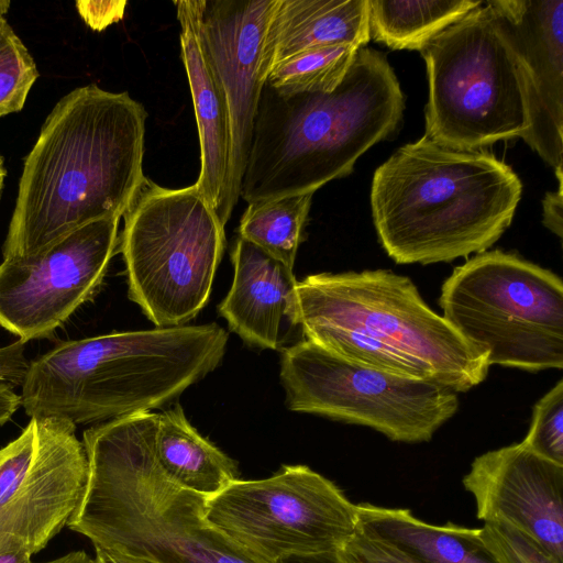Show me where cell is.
I'll use <instances>...</instances> for the list:
<instances>
[{"instance_id": "1", "label": "cell", "mask_w": 563, "mask_h": 563, "mask_svg": "<svg viewBox=\"0 0 563 563\" xmlns=\"http://www.w3.org/2000/svg\"><path fill=\"white\" fill-rule=\"evenodd\" d=\"M146 118L126 91L91 84L64 96L24 159L3 258L33 257L80 227L121 218L146 178Z\"/></svg>"}, {"instance_id": "2", "label": "cell", "mask_w": 563, "mask_h": 563, "mask_svg": "<svg viewBox=\"0 0 563 563\" xmlns=\"http://www.w3.org/2000/svg\"><path fill=\"white\" fill-rule=\"evenodd\" d=\"M157 423L147 411L84 431L87 484L67 527L93 547L157 563H261L206 520V497L164 473Z\"/></svg>"}, {"instance_id": "3", "label": "cell", "mask_w": 563, "mask_h": 563, "mask_svg": "<svg viewBox=\"0 0 563 563\" xmlns=\"http://www.w3.org/2000/svg\"><path fill=\"white\" fill-rule=\"evenodd\" d=\"M289 322L345 361L455 393L477 386L489 368L407 276L386 269L308 275L296 284Z\"/></svg>"}, {"instance_id": "4", "label": "cell", "mask_w": 563, "mask_h": 563, "mask_svg": "<svg viewBox=\"0 0 563 563\" xmlns=\"http://www.w3.org/2000/svg\"><path fill=\"white\" fill-rule=\"evenodd\" d=\"M521 192L519 176L492 153L423 135L375 170L372 217L397 264L452 262L487 251L510 225Z\"/></svg>"}, {"instance_id": "5", "label": "cell", "mask_w": 563, "mask_h": 563, "mask_svg": "<svg viewBox=\"0 0 563 563\" xmlns=\"http://www.w3.org/2000/svg\"><path fill=\"white\" fill-rule=\"evenodd\" d=\"M405 102L385 55L362 47L331 92L282 95L263 86L240 197L247 203L314 194L398 126Z\"/></svg>"}, {"instance_id": "6", "label": "cell", "mask_w": 563, "mask_h": 563, "mask_svg": "<svg viewBox=\"0 0 563 563\" xmlns=\"http://www.w3.org/2000/svg\"><path fill=\"white\" fill-rule=\"evenodd\" d=\"M228 338L212 322L60 342L29 363L21 406L31 419L75 426L147 412L216 369Z\"/></svg>"}, {"instance_id": "7", "label": "cell", "mask_w": 563, "mask_h": 563, "mask_svg": "<svg viewBox=\"0 0 563 563\" xmlns=\"http://www.w3.org/2000/svg\"><path fill=\"white\" fill-rule=\"evenodd\" d=\"M427 66L429 139L478 150L530 128L523 66L497 10L483 2L420 51Z\"/></svg>"}, {"instance_id": "8", "label": "cell", "mask_w": 563, "mask_h": 563, "mask_svg": "<svg viewBox=\"0 0 563 563\" xmlns=\"http://www.w3.org/2000/svg\"><path fill=\"white\" fill-rule=\"evenodd\" d=\"M122 217L130 299L157 328L185 325L209 300L224 225L195 185L170 189L147 177Z\"/></svg>"}, {"instance_id": "9", "label": "cell", "mask_w": 563, "mask_h": 563, "mask_svg": "<svg viewBox=\"0 0 563 563\" xmlns=\"http://www.w3.org/2000/svg\"><path fill=\"white\" fill-rule=\"evenodd\" d=\"M439 303L489 366L563 367V283L553 272L514 253L485 251L454 268Z\"/></svg>"}, {"instance_id": "10", "label": "cell", "mask_w": 563, "mask_h": 563, "mask_svg": "<svg viewBox=\"0 0 563 563\" xmlns=\"http://www.w3.org/2000/svg\"><path fill=\"white\" fill-rule=\"evenodd\" d=\"M280 382L289 410L369 427L393 441L417 443L459 408L457 393L345 361L302 340L284 350Z\"/></svg>"}, {"instance_id": "11", "label": "cell", "mask_w": 563, "mask_h": 563, "mask_svg": "<svg viewBox=\"0 0 563 563\" xmlns=\"http://www.w3.org/2000/svg\"><path fill=\"white\" fill-rule=\"evenodd\" d=\"M203 515L261 563L336 551L357 529L356 505L306 465H285L264 479H235L206 498Z\"/></svg>"}, {"instance_id": "12", "label": "cell", "mask_w": 563, "mask_h": 563, "mask_svg": "<svg viewBox=\"0 0 563 563\" xmlns=\"http://www.w3.org/2000/svg\"><path fill=\"white\" fill-rule=\"evenodd\" d=\"M75 430L66 420L32 418L0 449V554L37 553L78 508L88 462Z\"/></svg>"}, {"instance_id": "13", "label": "cell", "mask_w": 563, "mask_h": 563, "mask_svg": "<svg viewBox=\"0 0 563 563\" xmlns=\"http://www.w3.org/2000/svg\"><path fill=\"white\" fill-rule=\"evenodd\" d=\"M120 218L90 222L30 258L0 264V325L26 343L49 338L100 287Z\"/></svg>"}, {"instance_id": "14", "label": "cell", "mask_w": 563, "mask_h": 563, "mask_svg": "<svg viewBox=\"0 0 563 563\" xmlns=\"http://www.w3.org/2000/svg\"><path fill=\"white\" fill-rule=\"evenodd\" d=\"M276 0H203L200 36L227 100L229 165L217 214L227 224L240 198L253 124L266 77L262 49Z\"/></svg>"}, {"instance_id": "15", "label": "cell", "mask_w": 563, "mask_h": 563, "mask_svg": "<svg viewBox=\"0 0 563 563\" xmlns=\"http://www.w3.org/2000/svg\"><path fill=\"white\" fill-rule=\"evenodd\" d=\"M463 486L479 520L511 525L563 562V465L520 442L475 457Z\"/></svg>"}, {"instance_id": "16", "label": "cell", "mask_w": 563, "mask_h": 563, "mask_svg": "<svg viewBox=\"0 0 563 563\" xmlns=\"http://www.w3.org/2000/svg\"><path fill=\"white\" fill-rule=\"evenodd\" d=\"M519 53L530 128L522 140L554 169L563 166V0H488Z\"/></svg>"}, {"instance_id": "17", "label": "cell", "mask_w": 563, "mask_h": 563, "mask_svg": "<svg viewBox=\"0 0 563 563\" xmlns=\"http://www.w3.org/2000/svg\"><path fill=\"white\" fill-rule=\"evenodd\" d=\"M174 4L180 25V55L191 92L200 143V173L194 185L217 213L223 201L229 165L228 104L200 36L203 0H178Z\"/></svg>"}, {"instance_id": "18", "label": "cell", "mask_w": 563, "mask_h": 563, "mask_svg": "<svg viewBox=\"0 0 563 563\" xmlns=\"http://www.w3.org/2000/svg\"><path fill=\"white\" fill-rule=\"evenodd\" d=\"M234 275L219 313L246 343L277 350L297 284L294 271L239 236L231 254Z\"/></svg>"}, {"instance_id": "19", "label": "cell", "mask_w": 563, "mask_h": 563, "mask_svg": "<svg viewBox=\"0 0 563 563\" xmlns=\"http://www.w3.org/2000/svg\"><path fill=\"white\" fill-rule=\"evenodd\" d=\"M367 0H276L262 49L266 79L279 63L333 45L364 47L369 41Z\"/></svg>"}, {"instance_id": "20", "label": "cell", "mask_w": 563, "mask_h": 563, "mask_svg": "<svg viewBox=\"0 0 563 563\" xmlns=\"http://www.w3.org/2000/svg\"><path fill=\"white\" fill-rule=\"evenodd\" d=\"M357 531L384 542L417 563H497L479 528L427 523L409 509L356 505Z\"/></svg>"}, {"instance_id": "21", "label": "cell", "mask_w": 563, "mask_h": 563, "mask_svg": "<svg viewBox=\"0 0 563 563\" xmlns=\"http://www.w3.org/2000/svg\"><path fill=\"white\" fill-rule=\"evenodd\" d=\"M155 453L174 483L206 498L238 479L235 462L190 424L178 404L158 413Z\"/></svg>"}, {"instance_id": "22", "label": "cell", "mask_w": 563, "mask_h": 563, "mask_svg": "<svg viewBox=\"0 0 563 563\" xmlns=\"http://www.w3.org/2000/svg\"><path fill=\"white\" fill-rule=\"evenodd\" d=\"M479 0H367L369 37L391 49L421 51Z\"/></svg>"}, {"instance_id": "23", "label": "cell", "mask_w": 563, "mask_h": 563, "mask_svg": "<svg viewBox=\"0 0 563 563\" xmlns=\"http://www.w3.org/2000/svg\"><path fill=\"white\" fill-rule=\"evenodd\" d=\"M312 197L308 192L250 202L240 220V236L294 271Z\"/></svg>"}, {"instance_id": "24", "label": "cell", "mask_w": 563, "mask_h": 563, "mask_svg": "<svg viewBox=\"0 0 563 563\" xmlns=\"http://www.w3.org/2000/svg\"><path fill=\"white\" fill-rule=\"evenodd\" d=\"M358 49L333 45L299 53L276 65L266 82L282 95L331 92L345 77Z\"/></svg>"}, {"instance_id": "25", "label": "cell", "mask_w": 563, "mask_h": 563, "mask_svg": "<svg viewBox=\"0 0 563 563\" xmlns=\"http://www.w3.org/2000/svg\"><path fill=\"white\" fill-rule=\"evenodd\" d=\"M38 77L36 64L8 21H0V117L20 111Z\"/></svg>"}, {"instance_id": "26", "label": "cell", "mask_w": 563, "mask_h": 563, "mask_svg": "<svg viewBox=\"0 0 563 563\" xmlns=\"http://www.w3.org/2000/svg\"><path fill=\"white\" fill-rule=\"evenodd\" d=\"M522 443L533 453L563 465V380L533 407L530 429Z\"/></svg>"}, {"instance_id": "27", "label": "cell", "mask_w": 563, "mask_h": 563, "mask_svg": "<svg viewBox=\"0 0 563 563\" xmlns=\"http://www.w3.org/2000/svg\"><path fill=\"white\" fill-rule=\"evenodd\" d=\"M481 538L497 563H563L536 539L505 522H484Z\"/></svg>"}, {"instance_id": "28", "label": "cell", "mask_w": 563, "mask_h": 563, "mask_svg": "<svg viewBox=\"0 0 563 563\" xmlns=\"http://www.w3.org/2000/svg\"><path fill=\"white\" fill-rule=\"evenodd\" d=\"M29 363L24 342L18 340L0 347V427L21 407L14 387L22 385Z\"/></svg>"}, {"instance_id": "29", "label": "cell", "mask_w": 563, "mask_h": 563, "mask_svg": "<svg viewBox=\"0 0 563 563\" xmlns=\"http://www.w3.org/2000/svg\"><path fill=\"white\" fill-rule=\"evenodd\" d=\"M336 554L341 563H417L397 549L357 530Z\"/></svg>"}, {"instance_id": "30", "label": "cell", "mask_w": 563, "mask_h": 563, "mask_svg": "<svg viewBox=\"0 0 563 563\" xmlns=\"http://www.w3.org/2000/svg\"><path fill=\"white\" fill-rule=\"evenodd\" d=\"M126 4V1H77L76 8L90 29L102 31L123 18Z\"/></svg>"}, {"instance_id": "31", "label": "cell", "mask_w": 563, "mask_h": 563, "mask_svg": "<svg viewBox=\"0 0 563 563\" xmlns=\"http://www.w3.org/2000/svg\"><path fill=\"white\" fill-rule=\"evenodd\" d=\"M562 166L554 169L558 178V190L548 192L543 199V224L556 234L560 239L563 235V190H562Z\"/></svg>"}, {"instance_id": "32", "label": "cell", "mask_w": 563, "mask_h": 563, "mask_svg": "<svg viewBox=\"0 0 563 563\" xmlns=\"http://www.w3.org/2000/svg\"><path fill=\"white\" fill-rule=\"evenodd\" d=\"M93 563H157L153 560L95 547Z\"/></svg>"}, {"instance_id": "33", "label": "cell", "mask_w": 563, "mask_h": 563, "mask_svg": "<svg viewBox=\"0 0 563 563\" xmlns=\"http://www.w3.org/2000/svg\"><path fill=\"white\" fill-rule=\"evenodd\" d=\"M336 551L309 555H292L278 563H341Z\"/></svg>"}, {"instance_id": "34", "label": "cell", "mask_w": 563, "mask_h": 563, "mask_svg": "<svg viewBox=\"0 0 563 563\" xmlns=\"http://www.w3.org/2000/svg\"><path fill=\"white\" fill-rule=\"evenodd\" d=\"M41 563H93L85 551H73L57 559Z\"/></svg>"}, {"instance_id": "35", "label": "cell", "mask_w": 563, "mask_h": 563, "mask_svg": "<svg viewBox=\"0 0 563 563\" xmlns=\"http://www.w3.org/2000/svg\"><path fill=\"white\" fill-rule=\"evenodd\" d=\"M31 554L24 550H16L0 554V563H32Z\"/></svg>"}, {"instance_id": "36", "label": "cell", "mask_w": 563, "mask_h": 563, "mask_svg": "<svg viewBox=\"0 0 563 563\" xmlns=\"http://www.w3.org/2000/svg\"><path fill=\"white\" fill-rule=\"evenodd\" d=\"M4 177H5V168H4V164H3V158L0 155V195H1L2 186H3Z\"/></svg>"}, {"instance_id": "37", "label": "cell", "mask_w": 563, "mask_h": 563, "mask_svg": "<svg viewBox=\"0 0 563 563\" xmlns=\"http://www.w3.org/2000/svg\"><path fill=\"white\" fill-rule=\"evenodd\" d=\"M2 19H4V15H3V14H0V21H1Z\"/></svg>"}]
</instances>
